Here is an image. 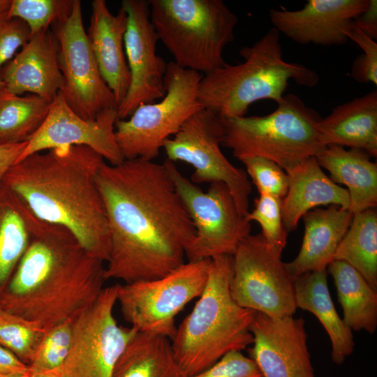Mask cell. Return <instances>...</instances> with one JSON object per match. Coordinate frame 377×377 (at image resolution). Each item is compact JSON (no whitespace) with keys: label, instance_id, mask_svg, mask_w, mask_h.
Listing matches in <instances>:
<instances>
[{"label":"cell","instance_id":"6da1fadb","mask_svg":"<svg viewBox=\"0 0 377 377\" xmlns=\"http://www.w3.org/2000/svg\"><path fill=\"white\" fill-rule=\"evenodd\" d=\"M96 182L110 237L106 280L156 279L185 263L195 230L163 163L105 162Z\"/></svg>","mask_w":377,"mask_h":377},{"label":"cell","instance_id":"7a4b0ae2","mask_svg":"<svg viewBox=\"0 0 377 377\" xmlns=\"http://www.w3.org/2000/svg\"><path fill=\"white\" fill-rule=\"evenodd\" d=\"M103 263L68 230L35 217L29 245L0 294V309L46 330L74 320L103 290Z\"/></svg>","mask_w":377,"mask_h":377},{"label":"cell","instance_id":"3957f363","mask_svg":"<svg viewBox=\"0 0 377 377\" xmlns=\"http://www.w3.org/2000/svg\"><path fill=\"white\" fill-rule=\"evenodd\" d=\"M104 160L85 146L55 147L18 161L1 183L36 218L66 228L91 255L106 263L110 230L96 182Z\"/></svg>","mask_w":377,"mask_h":377},{"label":"cell","instance_id":"277c9868","mask_svg":"<svg viewBox=\"0 0 377 377\" xmlns=\"http://www.w3.org/2000/svg\"><path fill=\"white\" fill-rule=\"evenodd\" d=\"M232 255L211 259L207 284L193 309L171 340L175 357L186 377L216 362L226 353L252 345L256 311L238 305L230 293Z\"/></svg>","mask_w":377,"mask_h":377},{"label":"cell","instance_id":"5b68a950","mask_svg":"<svg viewBox=\"0 0 377 377\" xmlns=\"http://www.w3.org/2000/svg\"><path fill=\"white\" fill-rule=\"evenodd\" d=\"M239 54L242 62L226 64L203 75L199 83L201 106L223 118L245 116L249 106L260 100L277 103L291 80L308 87L319 82L315 71L283 59L280 34L274 28L251 45L242 47Z\"/></svg>","mask_w":377,"mask_h":377},{"label":"cell","instance_id":"8992f818","mask_svg":"<svg viewBox=\"0 0 377 377\" xmlns=\"http://www.w3.org/2000/svg\"><path fill=\"white\" fill-rule=\"evenodd\" d=\"M149 17L178 66L203 75L225 66L237 15L222 0H148ZM201 73V74H202Z\"/></svg>","mask_w":377,"mask_h":377},{"label":"cell","instance_id":"52a82bcc","mask_svg":"<svg viewBox=\"0 0 377 377\" xmlns=\"http://www.w3.org/2000/svg\"><path fill=\"white\" fill-rule=\"evenodd\" d=\"M321 118L298 96L286 94L268 114L223 117L221 146L239 161L263 157L288 172L325 148L318 131Z\"/></svg>","mask_w":377,"mask_h":377},{"label":"cell","instance_id":"ba28073f","mask_svg":"<svg viewBox=\"0 0 377 377\" xmlns=\"http://www.w3.org/2000/svg\"><path fill=\"white\" fill-rule=\"evenodd\" d=\"M202 74L168 63L164 77L165 94L159 102L142 104L126 119H117L115 138L124 160L153 161L163 142L203 108L198 101Z\"/></svg>","mask_w":377,"mask_h":377},{"label":"cell","instance_id":"9c48e42d","mask_svg":"<svg viewBox=\"0 0 377 377\" xmlns=\"http://www.w3.org/2000/svg\"><path fill=\"white\" fill-rule=\"evenodd\" d=\"M211 259L188 261L158 279L119 284L117 302L131 327L172 340L175 317L202 293Z\"/></svg>","mask_w":377,"mask_h":377},{"label":"cell","instance_id":"30bf717a","mask_svg":"<svg viewBox=\"0 0 377 377\" xmlns=\"http://www.w3.org/2000/svg\"><path fill=\"white\" fill-rule=\"evenodd\" d=\"M163 163L195 227L194 238L186 251L188 261L232 256L251 234V226L226 184L211 182L205 192L184 177L174 162L166 159Z\"/></svg>","mask_w":377,"mask_h":377},{"label":"cell","instance_id":"8fae6325","mask_svg":"<svg viewBox=\"0 0 377 377\" xmlns=\"http://www.w3.org/2000/svg\"><path fill=\"white\" fill-rule=\"evenodd\" d=\"M223 117L202 108L191 115L172 138L165 140L163 149L167 159L183 161L193 168L191 181L194 184H226L239 211L246 216L251 182L246 171L232 165L223 154Z\"/></svg>","mask_w":377,"mask_h":377},{"label":"cell","instance_id":"7c38bea8","mask_svg":"<svg viewBox=\"0 0 377 377\" xmlns=\"http://www.w3.org/2000/svg\"><path fill=\"white\" fill-rule=\"evenodd\" d=\"M232 261L230 293L238 305L271 317L293 316L297 309L294 280L261 233L244 238Z\"/></svg>","mask_w":377,"mask_h":377},{"label":"cell","instance_id":"4fadbf2b","mask_svg":"<svg viewBox=\"0 0 377 377\" xmlns=\"http://www.w3.org/2000/svg\"><path fill=\"white\" fill-rule=\"evenodd\" d=\"M119 284L104 288L95 302L73 321L64 377H112L120 355L138 332L118 325L113 309Z\"/></svg>","mask_w":377,"mask_h":377},{"label":"cell","instance_id":"5bb4252c","mask_svg":"<svg viewBox=\"0 0 377 377\" xmlns=\"http://www.w3.org/2000/svg\"><path fill=\"white\" fill-rule=\"evenodd\" d=\"M59 45L61 89L69 107L84 119L117 108L114 94L103 80L85 31L80 0H74L70 14L50 27Z\"/></svg>","mask_w":377,"mask_h":377},{"label":"cell","instance_id":"9a60e30c","mask_svg":"<svg viewBox=\"0 0 377 377\" xmlns=\"http://www.w3.org/2000/svg\"><path fill=\"white\" fill-rule=\"evenodd\" d=\"M121 7L127 15L124 50L131 82L117 110L118 119H126L140 105L165 96L168 64L156 52L158 38L150 20L149 1L123 0Z\"/></svg>","mask_w":377,"mask_h":377},{"label":"cell","instance_id":"2e32d148","mask_svg":"<svg viewBox=\"0 0 377 377\" xmlns=\"http://www.w3.org/2000/svg\"><path fill=\"white\" fill-rule=\"evenodd\" d=\"M117 109L106 110L95 119H84L69 107L59 91L51 102L45 121L27 142L18 161L34 153L77 145L92 149L111 165L120 163L124 158L115 138Z\"/></svg>","mask_w":377,"mask_h":377},{"label":"cell","instance_id":"e0dca14e","mask_svg":"<svg viewBox=\"0 0 377 377\" xmlns=\"http://www.w3.org/2000/svg\"><path fill=\"white\" fill-rule=\"evenodd\" d=\"M302 318H275L256 312L249 357L263 377H315Z\"/></svg>","mask_w":377,"mask_h":377},{"label":"cell","instance_id":"ac0fdd59","mask_svg":"<svg viewBox=\"0 0 377 377\" xmlns=\"http://www.w3.org/2000/svg\"><path fill=\"white\" fill-rule=\"evenodd\" d=\"M369 0H308L297 10L272 8L274 29L294 42L324 46L341 45L349 40L346 31Z\"/></svg>","mask_w":377,"mask_h":377},{"label":"cell","instance_id":"d6986e66","mask_svg":"<svg viewBox=\"0 0 377 377\" xmlns=\"http://www.w3.org/2000/svg\"><path fill=\"white\" fill-rule=\"evenodd\" d=\"M59 51V42L51 28L31 36L2 68L3 88L17 95L29 92L52 102L63 84Z\"/></svg>","mask_w":377,"mask_h":377},{"label":"cell","instance_id":"ffe728a7","mask_svg":"<svg viewBox=\"0 0 377 377\" xmlns=\"http://www.w3.org/2000/svg\"><path fill=\"white\" fill-rule=\"evenodd\" d=\"M127 15L121 7L116 15L105 0H94L87 37L101 75L118 106L125 98L131 75L124 50Z\"/></svg>","mask_w":377,"mask_h":377},{"label":"cell","instance_id":"44dd1931","mask_svg":"<svg viewBox=\"0 0 377 377\" xmlns=\"http://www.w3.org/2000/svg\"><path fill=\"white\" fill-rule=\"evenodd\" d=\"M353 216L348 209L336 205L311 209L302 216L304 234L300 252L295 259L285 263L294 281L307 272L326 269L334 260Z\"/></svg>","mask_w":377,"mask_h":377},{"label":"cell","instance_id":"7402d4cb","mask_svg":"<svg viewBox=\"0 0 377 377\" xmlns=\"http://www.w3.org/2000/svg\"><path fill=\"white\" fill-rule=\"evenodd\" d=\"M288 189L282 200L283 223L287 232L295 230L300 219L320 205H336L348 209V191L334 183L322 170L315 156L286 172Z\"/></svg>","mask_w":377,"mask_h":377},{"label":"cell","instance_id":"603a6c76","mask_svg":"<svg viewBox=\"0 0 377 377\" xmlns=\"http://www.w3.org/2000/svg\"><path fill=\"white\" fill-rule=\"evenodd\" d=\"M318 131L322 145L348 147L377 156V91L334 108L321 118Z\"/></svg>","mask_w":377,"mask_h":377},{"label":"cell","instance_id":"cb8c5ba5","mask_svg":"<svg viewBox=\"0 0 377 377\" xmlns=\"http://www.w3.org/2000/svg\"><path fill=\"white\" fill-rule=\"evenodd\" d=\"M321 168L336 184L346 186L350 196L348 210L355 214L377 205V163L365 151L329 145L315 156Z\"/></svg>","mask_w":377,"mask_h":377},{"label":"cell","instance_id":"d4e9b609","mask_svg":"<svg viewBox=\"0 0 377 377\" xmlns=\"http://www.w3.org/2000/svg\"><path fill=\"white\" fill-rule=\"evenodd\" d=\"M297 308L315 315L326 330L332 344V360L341 364L354 350L352 330L341 319L333 304L326 269L307 272L294 281Z\"/></svg>","mask_w":377,"mask_h":377},{"label":"cell","instance_id":"484cf974","mask_svg":"<svg viewBox=\"0 0 377 377\" xmlns=\"http://www.w3.org/2000/svg\"><path fill=\"white\" fill-rule=\"evenodd\" d=\"M112 377H186L172 350L171 340L138 332L115 365Z\"/></svg>","mask_w":377,"mask_h":377},{"label":"cell","instance_id":"4316f807","mask_svg":"<svg viewBox=\"0 0 377 377\" xmlns=\"http://www.w3.org/2000/svg\"><path fill=\"white\" fill-rule=\"evenodd\" d=\"M327 269L334 281L346 325L352 331L375 332L377 327V290L346 262L334 260Z\"/></svg>","mask_w":377,"mask_h":377},{"label":"cell","instance_id":"83f0119b","mask_svg":"<svg viewBox=\"0 0 377 377\" xmlns=\"http://www.w3.org/2000/svg\"><path fill=\"white\" fill-rule=\"evenodd\" d=\"M34 218L22 201L1 183L0 294L29 245Z\"/></svg>","mask_w":377,"mask_h":377},{"label":"cell","instance_id":"f1b7e54d","mask_svg":"<svg viewBox=\"0 0 377 377\" xmlns=\"http://www.w3.org/2000/svg\"><path fill=\"white\" fill-rule=\"evenodd\" d=\"M334 260L347 263L377 290V212L369 208L353 214Z\"/></svg>","mask_w":377,"mask_h":377},{"label":"cell","instance_id":"f546056e","mask_svg":"<svg viewBox=\"0 0 377 377\" xmlns=\"http://www.w3.org/2000/svg\"><path fill=\"white\" fill-rule=\"evenodd\" d=\"M38 96H20L0 89V145L28 142L45 121L50 107Z\"/></svg>","mask_w":377,"mask_h":377},{"label":"cell","instance_id":"4dcf8cb0","mask_svg":"<svg viewBox=\"0 0 377 377\" xmlns=\"http://www.w3.org/2000/svg\"><path fill=\"white\" fill-rule=\"evenodd\" d=\"M46 331L37 323L0 309V346L29 367Z\"/></svg>","mask_w":377,"mask_h":377},{"label":"cell","instance_id":"1f68e13d","mask_svg":"<svg viewBox=\"0 0 377 377\" xmlns=\"http://www.w3.org/2000/svg\"><path fill=\"white\" fill-rule=\"evenodd\" d=\"M73 3L74 0H12L8 18L23 20L32 36L67 17Z\"/></svg>","mask_w":377,"mask_h":377},{"label":"cell","instance_id":"d6a6232c","mask_svg":"<svg viewBox=\"0 0 377 377\" xmlns=\"http://www.w3.org/2000/svg\"><path fill=\"white\" fill-rule=\"evenodd\" d=\"M73 321L64 322L46 331L29 364L31 373L61 371L71 348Z\"/></svg>","mask_w":377,"mask_h":377},{"label":"cell","instance_id":"836d02e7","mask_svg":"<svg viewBox=\"0 0 377 377\" xmlns=\"http://www.w3.org/2000/svg\"><path fill=\"white\" fill-rule=\"evenodd\" d=\"M282 200L266 194H260L255 200L252 212L245 216L247 221L258 222L268 248L276 256L281 257L287 243V231L282 217Z\"/></svg>","mask_w":377,"mask_h":377},{"label":"cell","instance_id":"e575fe53","mask_svg":"<svg viewBox=\"0 0 377 377\" xmlns=\"http://www.w3.org/2000/svg\"><path fill=\"white\" fill-rule=\"evenodd\" d=\"M260 194L283 199L288 189V175L274 161L259 156L241 160Z\"/></svg>","mask_w":377,"mask_h":377},{"label":"cell","instance_id":"d590c367","mask_svg":"<svg viewBox=\"0 0 377 377\" xmlns=\"http://www.w3.org/2000/svg\"><path fill=\"white\" fill-rule=\"evenodd\" d=\"M348 40L362 50L353 62L350 75L357 82L377 85V43L363 34L352 23L346 31Z\"/></svg>","mask_w":377,"mask_h":377},{"label":"cell","instance_id":"8d00e7d4","mask_svg":"<svg viewBox=\"0 0 377 377\" xmlns=\"http://www.w3.org/2000/svg\"><path fill=\"white\" fill-rule=\"evenodd\" d=\"M190 377H263L255 363L242 351L232 350L209 367Z\"/></svg>","mask_w":377,"mask_h":377},{"label":"cell","instance_id":"74e56055","mask_svg":"<svg viewBox=\"0 0 377 377\" xmlns=\"http://www.w3.org/2000/svg\"><path fill=\"white\" fill-rule=\"evenodd\" d=\"M27 24L19 18H0V89L3 87L2 68L30 38Z\"/></svg>","mask_w":377,"mask_h":377},{"label":"cell","instance_id":"f35d334b","mask_svg":"<svg viewBox=\"0 0 377 377\" xmlns=\"http://www.w3.org/2000/svg\"><path fill=\"white\" fill-rule=\"evenodd\" d=\"M353 25L370 38H377V1L369 0L366 8L353 20Z\"/></svg>","mask_w":377,"mask_h":377},{"label":"cell","instance_id":"ab89813d","mask_svg":"<svg viewBox=\"0 0 377 377\" xmlns=\"http://www.w3.org/2000/svg\"><path fill=\"white\" fill-rule=\"evenodd\" d=\"M27 144L0 145V184L8 170L19 161Z\"/></svg>","mask_w":377,"mask_h":377},{"label":"cell","instance_id":"60d3db41","mask_svg":"<svg viewBox=\"0 0 377 377\" xmlns=\"http://www.w3.org/2000/svg\"><path fill=\"white\" fill-rule=\"evenodd\" d=\"M27 372H30L29 365L22 362L12 352L0 346V377Z\"/></svg>","mask_w":377,"mask_h":377},{"label":"cell","instance_id":"b9f144b4","mask_svg":"<svg viewBox=\"0 0 377 377\" xmlns=\"http://www.w3.org/2000/svg\"><path fill=\"white\" fill-rule=\"evenodd\" d=\"M30 377H64V376L61 371H45V372H40V373H31Z\"/></svg>","mask_w":377,"mask_h":377},{"label":"cell","instance_id":"7bdbcfd3","mask_svg":"<svg viewBox=\"0 0 377 377\" xmlns=\"http://www.w3.org/2000/svg\"><path fill=\"white\" fill-rule=\"evenodd\" d=\"M11 1L12 0H0V14L8 13Z\"/></svg>","mask_w":377,"mask_h":377},{"label":"cell","instance_id":"ee69618b","mask_svg":"<svg viewBox=\"0 0 377 377\" xmlns=\"http://www.w3.org/2000/svg\"><path fill=\"white\" fill-rule=\"evenodd\" d=\"M30 374H31L30 372L15 373V374H9V375L1 376V377H30Z\"/></svg>","mask_w":377,"mask_h":377},{"label":"cell","instance_id":"f6af8a7d","mask_svg":"<svg viewBox=\"0 0 377 377\" xmlns=\"http://www.w3.org/2000/svg\"><path fill=\"white\" fill-rule=\"evenodd\" d=\"M6 15H8V13H3V14H0V18L3 17H4V16H6Z\"/></svg>","mask_w":377,"mask_h":377}]
</instances>
